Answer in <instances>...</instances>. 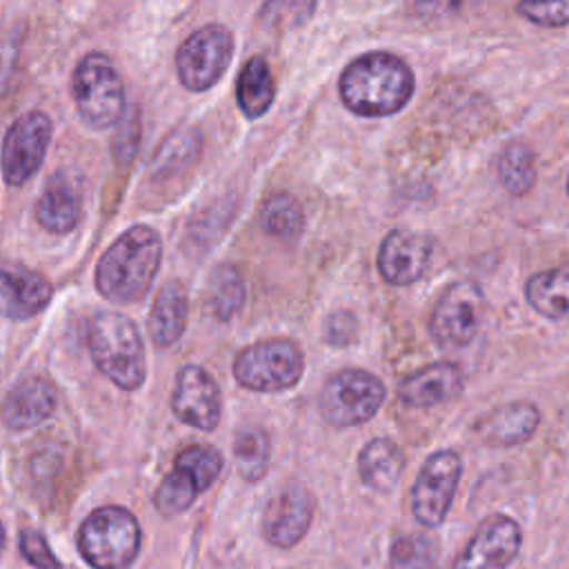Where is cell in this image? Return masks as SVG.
Wrapping results in <instances>:
<instances>
[{"label":"cell","mask_w":569,"mask_h":569,"mask_svg":"<svg viewBox=\"0 0 569 569\" xmlns=\"http://www.w3.org/2000/svg\"><path fill=\"white\" fill-rule=\"evenodd\" d=\"M338 89L349 111L367 118L391 116L409 102L413 73L398 56L371 51L347 64Z\"/></svg>","instance_id":"cell-1"},{"label":"cell","mask_w":569,"mask_h":569,"mask_svg":"<svg viewBox=\"0 0 569 569\" xmlns=\"http://www.w3.org/2000/svg\"><path fill=\"white\" fill-rule=\"evenodd\" d=\"M162 240L156 229L136 224L127 229L98 260L96 289L116 305L140 300L160 267Z\"/></svg>","instance_id":"cell-2"},{"label":"cell","mask_w":569,"mask_h":569,"mask_svg":"<svg viewBox=\"0 0 569 569\" xmlns=\"http://www.w3.org/2000/svg\"><path fill=\"white\" fill-rule=\"evenodd\" d=\"M89 351L100 373L124 391H136L147 376L144 345L133 320L102 311L89 325Z\"/></svg>","instance_id":"cell-3"},{"label":"cell","mask_w":569,"mask_h":569,"mask_svg":"<svg viewBox=\"0 0 569 569\" xmlns=\"http://www.w3.org/2000/svg\"><path fill=\"white\" fill-rule=\"evenodd\" d=\"M78 549L93 569H127L140 551V525L124 507H100L82 520Z\"/></svg>","instance_id":"cell-4"},{"label":"cell","mask_w":569,"mask_h":569,"mask_svg":"<svg viewBox=\"0 0 569 569\" xmlns=\"http://www.w3.org/2000/svg\"><path fill=\"white\" fill-rule=\"evenodd\" d=\"M71 96L80 118L93 129L118 124L124 111V87L104 53H87L73 69Z\"/></svg>","instance_id":"cell-5"},{"label":"cell","mask_w":569,"mask_h":569,"mask_svg":"<svg viewBox=\"0 0 569 569\" xmlns=\"http://www.w3.org/2000/svg\"><path fill=\"white\" fill-rule=\"evenodd\" d=\"M305 371V353L289 338H269L242 349L233 360L236 380L251 391H284L298 385Z\"/></svg>","instance_id":"cell-6"},{"label":"cell","mask_w":569,"mask_h":569,"mask_svg":"<svg viewBox=\"0 0 569 569\" xmlns=\"http://www.w3.org/2000/svg\"><path fill=\"white\" fill-rule=\"evenodd\" d=\"M387 396L385 382L365 369L331 373L320 391V413L333 427H356L371 420Z\"/></svg>","instance_id":"cell-7"},{"label":"cell","mask_w":569,"mask_h":569,"mask_svg":"<svg viewBox=\"0 0 569 569\" xmlns=\"http://www.w3.org/2000/svg\"><path fill=\"white\" fill-rule=\"evenodd\" d=\"M462 476V460L453 449L427 456L411 485V513L418 525L436 529L445 522Z\"/></svg>","instance_id":"cell-8"},{"label":"cell","mask_w":569,"mask_h":569,"mask_svg":"<svg viewBox=\"0 0 569 569\" xmlns=\"http://www.w3.org/2000/svg\"><path fill=\"white\" fill-rule=\"evenodd\" d=\"M233 56V36L222 24L193 31L176 51V71L189 91L211 89L227 71Z\"/></svg>","instance_id":"cell-9"},{"label":"cell","mask_w":569,"mask_h":569,"mask_svg":"<svg viewBox=\"0 0 569 569\" xmlns=\"http://www.w3.org/2000/svg\"><path fill=\"white\" fill-rule=\"evenodd\" d=\"M485 296L473 280H458L445 289L433 307L429 333L440 347L469 345L482 322Z\"/></svg>","instance_id":"cell-10"},{"label":"cell","mask_w":569,"mask_h":569,"mask_svg":"<svg viewBox=\"0 0 569 569\" xmlns=\"http://www.w3.org/2000/svg\"><path fill=\"white\" fill-rule=\"evenodd\" d=\"M51 120L42 111L22 113L11 122L2 140V176L11 187L27 182L42 164L49 140H51Z\"/></svg>","instance_id":"cell-11"},{"label":"cell","mask_w":569,"mask_h":569,"mask_svg":"<svg viewBox=\"0 0 569 569\" xmlns=\"http://www.w3.org/2000/svg\"><path fill=\"white\" fill-rule=\"evenodd\" d=\"M520 547V525L507 513H491L458 551L451 569H507L518 558Z\"/></svg>","instance_id":"cell-12"},{"label":"cell","mask_w":569,"mask_h":569,"mask_svg":"<svg viewBox=\"0 0 569 569\" xmlns=\"http://www.w3.org/2000/svg\"><path fill=\"white\" fill-rule=\"evenodd\" d=\"M311 520L313 496L302 482L291 480L269 498L262 511L260 529L267 542L280 549H289L305 538V533L311 527Z\"/></svg>","instance_id":"cell-13"},{"label":"cell","mask_w":569,"mask_h":569,"mask_svg":"<svg viewBox=\"0 0 569 569\" xmlns=\"http://www.w3.org/2000/svg\"><path fill=\"white\" fill-rule=\"evenodd\" d=\"M171 409L178 420L200 431H213L222 416L218 382L198 365H184L176 376Z\"/></svg>","instance_id":"cell-14"},{"label":"cell","mask_w":569,"mask_h":569,"mask_svg":"<svg viewBox=\"0 0 569 569\" xmlns=\"http://www.w3.org/2000/svg\"><path fill=\"white\" fill-rule=\"evenodd\" d=\"M53 298L51 282L16 262H0V316L27 320L38 316Z\"/></svg>","instance_id":"cell-15"},{"label":"cell","mask_w":569,"mask_h":569,"mask_svg":"<svg viewBox=\"0 0 569 569\" xmlns=\"http://www.w3.org/2000/svg\"><path fill=\"white\" fill-rule=\"evenodd\" d=\"M431 258V238L409 229H396L385 236L378 249V271L389 284L416 282Z\"/></svg>","instance_id":"cell-16"},{"label":"cell","mask_w":569,"mask_h":569,"mask_svg":"<svg viewBox=\"0 0 569 569\" xmlns=\"http://www.w3.org/2000/svg\"><path fill=\"white\" fill-rule=\"evenodd\" d=\"M465 378L453 362H433L409 373L398 385V398L413 409H431L451 402L462 393Z\"/></svg>","instance_id":"cell-17"},{"label":"cell","mask_w":569,"mask_h":569,"mask_svg":"<svg viewBox=\"0 0 569 569\" xmlns=\"http://www.w3.org/2000/svg\"><path fill=\"white\" fill-rule=\"evenodd\" d=\"M540 425V411L527 400H513L491 409L476 420V436L489 447H518L533 438Z\"/></svg>","instance_id":"cell-18"},{"label":"cell","mask_w":569,"mask_h":569,"mask_svg":"<svg viewBox=\"0 0 569 569\" xmlns=\"http://www.w3.org/2000/svg\"><path fill=\"white\" fill-rule=\"evenodd\" d=\"M56 409V387L42 376L22 378L2 402V422L13 431H24L44 422Z\"/></svg>","instance_id":"cell-19"},{"label":"cell","mask_w":569,"mask_h":569,"mask_svg":"<svg viewBox=\"0 0 569 569\" xmlns=\"http://www.w3.org/2000/svg\"><path fill=\"white\" fill-rule=\"evenodd\" d=\"M405 471V451L391 438H373L358 453V476L376 493L396 489Z\"/></svg>","instance_id":"cell-20"},{"label":"cell","mask_w":569,"mask_h":569,"mask_svg":"<svg viewBox=\"0 0 569 569\" xmlns=\"http://www.w3.org/2000/svg\"><path fill=\"white\" fill-rule=\"evenodd\" d=\"M147 325L156 347H171L180 340L187 327V291L178 280L160 287Z\"/></svg>","instance_id":"cell-21"},{"label":"cell","mask_w":569,"mask_h":569,"mask_svg":"<svg viewBox=\"0 0 569 569\" xmlns=\"http://www.w3.org/2000/svg\"><path fill=\"white\" fill-rule=\"evenodd\" d=\"M36 218L49 233H69L80 220V200L73 187L60 176L51 178L36 202Z\"/></svg>","instance_id":"cell-22"},{"label":"cell","mask_w":569,"mask_h":569,"mask_svg":"<svg viewBox=\"0 0 569 569\" xmlns=\"http://www.w3.org/2000/svg\"><path fill=\"white\" fill-rule=\"evenodd\" d=\"M527 302L545 318L569 320V264L540 271L527 280Z\"/></svg>","instance_id":"cell-23"},{"label":"cell","mask_w":569,"mask_h":569,"mask_svg":"<svg viewBox=\"0 0 569 569\" xmlns=\"http://www.w3.org/2000/svg\"><path fill=\"white\" fill-rule=\"evenodd\" d=\"M273 96L276 84L269 64L260 56L249 58L236 82V98L240 111L247 118H260L271 107Z\"/></svg>","instance_id":"cell-24"},{"label":"cell","mask_w":569,"mask_h":569,"mask_svg":"<svg viewBox=\"0 0 569 569\" xmlns=\"http://www.w3.org/2000/svg\"><path fill=\"white\" fill-rule=\"evenodd\" d=\"M200 149H202V133L196 127H184L169 133L160 142L151 160V176L160 180V178H169L173 173L184 171L198 160Z\"/></svg>","instance_id":"cell-25"},{"label":"cell","mask_w":569,"mask_h":569,"mask_svg":"<svg viewBox=\"0 0 569 569\" xmlns=\"http://www.w3.org/2000/svg\"><path fill=\"white\" fill-rule=\"evenodd\" d=\"M260 227L264 233L291 242L305 229V211L291 193H276L262 204Z\"/></svg>","instance_id":"cell-26"},{"label":"cell","mask_w":569,"mask_h":569,"mask_svg":"<svg viewBox=\"0 0 569 569\" xmlns=\"http://www.w3.org/2000/svg\"><path fill=\"white\" fill-rule=\"evenodd\" d=\"M244 302V282L233 264H218L209 278L207 305L216 320L233 318Z\"/></svg>","instance_id":"cell-27"},{"label":"cell","mask_w":569,"mask_h":569,"mask_svg":"<svg viewBox=\"0 0 569 569\" xmlns=\"http://www.w3.org/2000/svg\"><path fill=\"white\" fill-rule=\"evenodd\" d=\"M269 436L260 427L240 429L233 438L236 469L244 482H258L269 467Z\"/></svg>","instance_id":"cell-28"},{"label":"cell","mask_w":569,"mask_h":569,"mask_svg":"<svg viewBox=\"0 0 569 569\" xmlns=\"http://www.w3.org/2000/svg\"><path fill=\"white\" fill-rule=\"evenodd\" d=\"M498 180L513 196H522L533 187L536 182L533 151L525 142H511L505 147L498 160Z\"/></svg>","instance_id":"cell-29"},{"label":"cell","mask_w":569,"mask_h":569,"mask_svg":"<svg viewBox=\"0 0 569 569\" xmlns=\"http://www.w3.org/2000/svg\"><path fill=\"white\" fill-rule=\"evenodd\" d=\"M438 547L427 533H405L391 542L389 569H436Z\"/></svg>","instance_id":"cell-30"},{"label":"cell","mask_w":569,"mask_h":569,"mask_svg":"<svg viewBox=\"0 0 569 569\" xmlns=\"http://www.w3.org/2000/svg\"><path fill=\"white\" fill-rule=\"evenodd\" d=\"M198 493H200V489L191 480V476L184 473L182 469L173 467V471L167 473L162 478V482L158 485V489L153 493V505L162 516H178L196 502Z\"/></svg>","instance_id":"cell-31"},{"label":"cell","mask_w":569,"mask_h":569,"mask_svg":"<svg viewBox=\"0 0 569 569\" xmlns=\"http://www.w3.org/2000/svg\"><path fill=\"white\" fill-rule=\"evenodd\" d=\"M316 9V0H264L258 22L269 33H282L302 27Z\"/></svg>","instance_id":"cell-32"},{"label":"cell","mask_w":569,"mask_h":569,"mask_svg":"<svg viewBox=\"0 0 569 569\" xmlns=\"http://www.w3.org/2000/svg\"><path fill=\"white\" fill-rule=\"evenodd\" d=\"M176 467L189 473L191 480L198 485V489L204 491L218 480L222 471V456L218 449L209 445H193L178 453Z\"/></svg>","instance_id":"cell-33"},{"label":"cell","mask_w":569,"mask_h":569,"mask_svg":"<svg viewBox=\"0 0 569 569\" xmlns=\"http://www.w3.org/2000/svg\"><path fill=\"white\" fill-rule=\"evenodd\" d=\"M516 11L540 27L569 24V0H518Z\"/></svg>","instance_id":"cell-34"},{"label":"cell","mask_w":569,"mask_h":569,"mask_svg":"<svg viewBox=\"0 0 569 569\" xmlns=\"http://www.w3.org/2000/svg\"><path fill=\"white\" fill-rule=\"evenodd\" d=\"M20 553L36 569H62V562L56 558L44 536L36 529L20 531Z\"/></svg>","instance_id":"cell-35"},{"label":"cell","mask_w":569,"mask_h":569,"mask_svg":"<svg viewBox=\"0 0 569 569\" xmlns=\"http://www.w3.org/2000/svg\"><path fill=\"white\" fill-rule=\"evenodd\" d=\"M138 140H140L138 113L133 109H129V113L120 118L118 133L113 136V158L118 164H127L133 160V156L138 151Z\"/></svg>","instance_id":"cell-36"},{"label":"cell","mask_w":569,"mask_h":569,"mask_svg":"<svg viewBox=\"0 0 569 569\" xmlns=\"http://www.w3.org/2000/svg\"><path fill=\"white\" fill-rule=\"evenodd\" d=\"M478 0H416L413 13L425 22L451 20L467 13Z\"/></svg>","instance_id":"cell-37"},{"label":"cell","mask_w":569,"mask_h":569,"mask_svg":"<svg viewBox=\"0 0 569 569\" xmlns=\"http://www.w3.org/2000/svg\"><path fill=\"white\" fill-rule=\"evenodd\" d=\"M358 336V320L349 311H336L325 322V340L336 347L353 342Z\"/></svg>","instance_id":"cell-38"},{"label":"cell","mask_w":569,"mask_h":569,"mask_svg":"<svg viewBox=\"0 0 569 569\" xmlns=\"http://www.w3.org/2000/svg\"><path fill=\"white\" fill-rule=\"evenodd\" d=\"M2 547H4V529H2V522H0V553H2Z\"/></svg>","instance_id":"cell-39"},{"label":"cell","mask_w":569,"mask_h":569,"mask_svg":"<svg viewBox=\"0 0 569 569\" xmlns=\"http://www.w3.org/2000/svg\"><path fill=\"white\" fill-rule=\"evenodd\" d=\"M567 193H569V178H567Z\"/></svg>","instance_id":"cell-40"}]
</instances>
